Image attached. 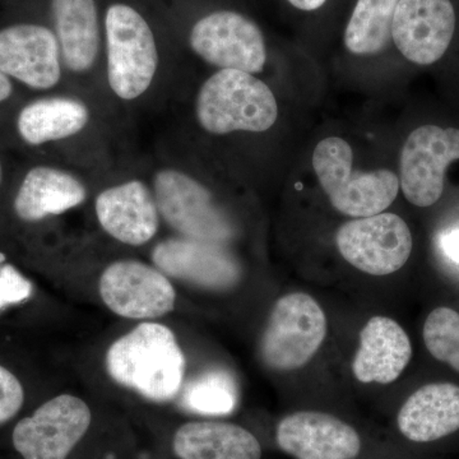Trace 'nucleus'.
<instances>
[{
    "instance_id": "nucleus-13",
    "label": "nucleus",
    "mask_w": 459,
    "mask_h": 459,
    "mask_svg": "<svg viewBox=\"0 0 459 459\" xmlns=\"http://www.w3.org/2000/svg\"><path fill=\"white\" fill-rule=\"evenodd\" d=\"M152 261L165 276L213 291L231 289L241 277L240 265L222 244L195 238H166L153 249Z\"/></svg>"
},
{
    "instance_id": "nucleus-23",
    "label": "nucleus",
    "mask_w": 459,
    "mask_h": 459,
    "mask_svg": "<svg viewBox=\"0 0 459 459\" xmlns=\"http://www.w3.org/2000/svg\"><path fill=\"white\" fill-rule=\"evenodd\" d=\"M400 0H358L344 31V47L355 56H376L392 39Z\"/></svg>"
},
{
    "instance_id": "nucleus-15",
    "label": "nucleus",
    "mask_w": 459,
    "mask_h": 459,
    "mask_svg": "<svg viewBox=\"0 0 459 459\" xmlns=\"http://www.w3.org/2000/svg\"><path fill=\"white\" fill-rule=\"evenodd\" d=\"M59 41L47 27L14 25L0 31V71L32 89L59 82Z\"/></svg>"
},
{
    "instance_id": "nucleus-30",
    "label": "nucleus",
    "mask_w": 459,
    "mask_h": 459,
    "mask_svg": "<svg viewBox=\"0 0 459 459\" xmlns=\"http://www.w3.org/2000/svg\"><path fill=\"white\" fill-rule=\"evenodd\" d=\"M12 90H13V87H12L8 75L0 71V102L9 99V96L12 95Z\"/></svg>"
},
{
    "instance_id": "nucleus-24",
    "label": "nucleus",
    "mask_w": 459,
    "mask_h": 459,
    "mask_svg": "<svg viewBox=\"0 0 459 459\" xmlns=\"http://www.w3.org/2000/svg\"><path fill=\"white\" fill-rule=\"evenodd\" d=\"M179 394L184 409L202 415H226L237 406V386L225 371H208L195 377Z\"/></svg>"
},
{
    "instance_id": "nucleus-21",
    "label": "nucleus",
    "mask_w": 459,
    "mask_h": 459,
    "mask_svg": "<svg viewBox=\"0 0 459 459\" xmlns=\"http://www.w3.org/2000/svg\"><path fill=\"white\" fill-rule=\"evenodd\" d=\"M51 7L65 65L75 74L89 71L100 45L95 0H51Z\"/></svg>"
},
{
    "instance_id": "nucleus-11",
    "label": "nucleus",
    "mask_w": 459,
    "mask_h": 459,
    "mask_svg": "<svg viewBox=\"0 0 459 459\" xmlns=\"http://www.w3.org/2000/svg\"><path fill=\"white\" fill-rule=\"evenodd\" d=\"M100 296L111 312L128 319H155L174 310L177 292L159 268L117 261L102 272Z\"/></svg>"
},
{
    "instance_id": "nucleus-18",
    "label": "nucleus",
    "mask_w": 459,
    "mask_h": 459,
    "mask_svg": "<svg viewBox=\"0 0 459 459\" xmlns=\"http://www.w3.org/2000/svg\"><path fill=\"white\" fill-rule=\"evenodd\" d=\"M398 430L406 439L429 443L459 430V386L434 383L411 394L397 416Z\"/></svg>"
},
{
    "instance_id": "nucleus-10",
    "label": "nucleus",
    "mask_w": 459,
    "mask_h": 459,
    "mask_svg": "<svg viewBox=\"0 0 459 459\" xmlns=\"http://www.w3.org/2000/svg\"><path fill=\"white\" fill-rule=\"evenodd\" d=\"M459 159V129L424 126L407 138L401 153L402 192L418 207H430L442 197L449 164Z\"/></svg>"
},
{
    "instance_id": "nucleus-19",
    "label": "nucleus",
    "mask_w": 459,
    "mask_h": 459,
    "mask_svg": "<svg viewBox=\"0 0 459 459\" xmlns=\"http://www.w3.org/2000/svg\"><path fill=\"white\" fill-rule=\"evenodd\" d=\"M180 459H261L262 446L249 430L221 421H192L172 440Z\"/></svg>"
},
{
    "instance_id": "nucleus-7",
    "label": "nucleus",
    "mask_w": 459,
    "mask_h": 459,
    "mask_svg": "<svg viewBox=\"0 0 459 459\" xmlns=\"http://www.w3.org/2000/svg\"><path fill=\"white\" fill-rule=\"evenodd\" d=\"M336 244L353 267L371 276H386L409 261L412 235L397 214L379 213L344 223L337 231Z\"/></svg>"
},
{
    "instance_id": "nucleus-4",
    "label": "nucleus",
    "mask_w": 459,
    "mask_h": 459,
    "mask_svg": "<svg viewBox=\"0 0 459 459\" xmlns=\"http://www.w3.org/2000/svg\"><path fill=\"white\" fill-rule=\"evenodd\" d=\"M108 78L117 98L134 100L148 90L159 65L155 36L147 21L126 4H113L105 17Z\"/></svg>"
},
{
    "instance_id": "nucleus-12",
    "label": "nucleus",
    "mask_w": 459,
    "mask_h": 459,
    "mask_svg": "<svg viewBox=\"0 0 459 459\" xmlns=\"http://www.w3.org/2000/svg\"><path fill=\"white\" fill-rule=\"evenodd\" d=\"M455 30V12L451 0H400L392 40L407 60L429 65L448 50Z\"/></svg>"
},
{
    "instance_id": "nucleus-17",
    "label": "nucleus",
    "mask_w": 459,
    "mask_h": 459,
    "mask_svg": "<svg viewBox=\"0 0 459 459\" xmlns=\"http://www.w3.org/2000/svg\"><path fill=\"white\" fill-rule=\"evenodd\" d=\"M412 356L410 338L395 320L373 316L362 328L352 371L361 383L389 385L406 369Z\"/></svg>"
},
{
    "instance_id": "nucleus-16",
    "label": "nucleus",
    "mask_w": 459,
    "mask_h": 459,
    "mask_svg": "<svg viewBox=\"0 0 459 459\" xmlns=\"http://www.w3.org/2000/svg\"><path fill=\"white\" fill-rule=\"evenodd\" d=\"M95 210L101 228L126 246H143L159 230L155 195L140 180L126 181L100 193Z\"/></svg>"
},
{
    "instance_id": "nucleus-28",
    "label": "nucleus",
    "mask_w": 459,
    "mask_h": 459,
    "mask_svg": "<svg viewBox=\"0 0 459 459\" xmlns=\"http://www.w3.org/2000/svg\"><path fill=\"white\" fill-rule=\"evenodd\" d=\"M440 243H442V249L446 255L452 262L459 264V229L446 232Z\"/></svg>"
},
{
    "instance_id": "nucleus-27",
    "label": "nucleus",
    "mask_w": 459,
    "mask_h": 459,
    "mask_svg": "<svg viewBox=\"0 0 459 459\" xmlns=\"http://www.w3.org/2000/svg\"><path fill=\"white\" fill-rule=\"evenodd\" d=\"M25 401L23 386L16 376L0 365V425L17 415Z\"/></svg>"
},
{
    "instance_id": "nucleus-14",
    "label": "nucleus",
    "mask_w": 459,
    "mask_h": 459,
    "mask_svg": "<svg viewBox=\"0 0 459 459\" xmlns=\"http://www.w3.org/2000/svg\"><path fill=\"white\" fill-rule=\"evenodd\" d=\"M281 451L296 459H356L360 435L349 424L325 412L299 411L277 425Z\"/></svg>"
},
{
    "instance_id": "nucleus-8",
    "label": "nucleus",
    "mask_w": 459,
    "mask_h": 459,
    "mask_svg": "<svg viewBox=\"0 0 459 459\" xmlns=\"http://www.w3.org/2000/svg\"><path fill=\"white\" fill-rule=\"evenodd\" d=\"M91 420L86 402L75 395H57L21 420L12 440L23 459H66L89 430Z\"/></svg>"
},
{
    "instance_id": "nucleus-22",
    "label": "nucleus",
    "mask_w": 459,
    "mask_h": 459,
    "mask_svg": "<svg viewBox=\"0 0 459 459\" xmlns=\"http://www.w3.org/2000/svg\"><path fill=\"white\" fill-rule=\"evenodd\" d=\"M89 120V108L80 100L42 99L21 111L17 128L27 143L40 146L77 134Z\"/></svg>"
},
{
    "instance_id": "nucleus-26",
    "label": "nucleus",
    "mask_w": 459,
    "mask_h": 459,
    "mask_svg": "<svg viewBox=\"0 0 459 459\" xmlns=\"http://www.w3.org/2000/svg\"><path fill=\"white\" fill-rule=\"evenodd\" d=\"M32 283L12 264L5 263V255L0 253V313L12 305L25 303L31 299Z\"/></svg>"
},
{
    "instance_id": "nucleus-2",
    "label": "nucleus",
    "mask_w": 459,
    "mask_h": 459,
    "mask_svg": "<svg viewBox=\"0 0 459 459\" xmlns=\"http://www.w3.org/2000/svg\"><path fill=\"white\" fill-rule=\"evenodd\" d=\"M198 122L211 134L268 131L279 117L270 87L255 75L221 69L208 78L197 98Z\"/></svg>"
},
{
    "instance_id": "nucleus-1",
    "label": "nucleus",
    "mask_w": 459,
    "mask_h": 459,
    "mask_svg": "<svg viewBox=\"0 0 459 459\" xmlns=\"http://www.w3.org/2000/svg\"><path fill=\"white\" fill-rule=\"evenodd\" d=\"M108 376L117 385L153 402L179 395L186 356L170 328L146 322L115 341L107 352Z\"/></svg>"
},
{
    "instance_id": "nucleus-5",
    "label": "nucleus",
    "mask_w": 459,
    "mask_h": 459,
    "mask_svg": "<svg viewBox=\"0 0 459 459\" xmlns=\"http://www.w3.org/2000/svg\"><path fill=\"white\" fill-rule=\"evenodd\" d=\"M327 334V319L312 296H282L272 309L261 341L263 361L271 369L291 371L307 364Z\"/></svg>"
},
{
    "instance_id": "nucleus-3",
    "label": "nucleus",
    "mask_w": 459,
    "mask_h": 459,
    "mask_svg": "<svg viewBox=\"0 0 459 459\" xmlns=\"http://www.w3.org/2000/svg\"><path fill=\"white\" fill-rule=\"evenodd\" d=\"M352 164V148L342 138L323 140L314 150V171L334 210L356 219L385 212L397 198V175L386 169L355 172Z\"/></svg>"
},
{
    "instance_id": "nucleus-9",
    "label": "nucleus",
    "mask_w": 459,
    "mask_h": 459,
    "mask_svg": "<svg viewBox=\"0 0 459 459\" xmlns=\"http://www.w3.org/2000/svg\"><path fill=\"white\" fill-rule=\"evenodd\" d=\"M189 41L204 62L221 69L259 74L267 60L261 29L238 12H213L202 18L193 27Z\"/></svg>"
},
{
    "instance_id": "nucleus-29",
    "label": "nucleus",
    "mask_w": 459,
    "mask_h": 459,
    "mask_svg": "<svg viewBox=\"0 0 459 459\" xmlns=\"http://www.w3.org/2000/svg\"><path fill=\"white\" fill-rule=\"evenodd\" d=\"M287 2L300 11L312 12L322 7L327 0H287Z\"/></svg>"
},
{
    "instance_id": "nucleus-6",
    "label": "nucleus",
    "mask_w": 459,
    "mask_h": 459,
    "mask_svg": "<svg viewBox=\"0 0 459 459\" xmlns=\"http://www.w3.org/2000/svg\"><path fill=\"white\" fill-rule=\"evenodd\" d=\"M153 188L160 216L181 237L216 244L234 238V226L210 190L189 175L165 169L157 172Z\"/></svg>"
},
{
    "instance_id": "nucleus-20",
    "label": "nucleus",
    "mask_w": 459,
    "mask_h": 459,
    "mask_svg": "<svg viewBox=\"0 0 459 459\" xmlns=\"http://www.w3.org/2000/svg\"><path fill=\"white\" fill-rule=\"evenodd\" d=\"M86 197V188L74 175L38 166L27 172L14 199V210L23 221H40L78 207Z\"/></svg>"
},
{
    "instance_id": "nucleus-31",
    "label": "nucleus",
    "mask_w": 459,
    "mask_h": 459,
    "mask_svg": "<svg viewBox=\"0 0 459 459\" xmlns=\"http://www.w3.org/2000/svg\"><path fill=\"white\" fill-rule=\"evenodd\" d=\"M0 181H2V166H0Z\"/></svg>"
},
{
    "instance_id": "nucleus-25",
    "label": "nucleus",
    "mask_w": 459,
    "mask_h": 459,
    "mask_svg": "<svg viewBox=\"0 0 459 459\" xmlns=\"http://www.w3.org/2000/svg\"><path fill=\"white\" fill-rule=\"evenodd\" d=\"M422 334L428 351L459 373V313L437 307L425 320Z\"/></svg>"
}]
</instances>
